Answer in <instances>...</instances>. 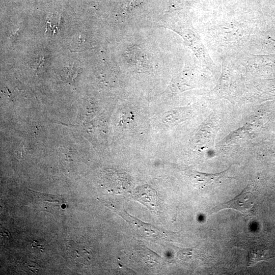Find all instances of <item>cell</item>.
Returning a JSON list of instances; mask_svg holds the SVG:
<instances>
[{"instance_id":"cell-1","label":"cell","mask_w":275,"mask_h":275,"mask_svg":"<svg viewBox=\"0 0 275 275\" xmlns=\"http://www.w3.org/2000/svg\"><path fill=\"white\" fill-rule=\"evenodd\" d=\"M256 200V196L247 187L241 193L232 200L218 204L211 211L212 213L222 209H233L241 212L245 217H249L253 215V208Z\"/></svg>"},{"instance_id":"cell-2","label":"cell","mask_w":275,"mask_h":275,"mask_svg":"<svg viewBox=\"0 0 275 275\" xmlns=\"http://www.w3.org/2000/svg\"><path fill=\"white\" fill-rule=\"evenodd\" d=\"M88 247L80 242H70L67 250L69 256L76 263L87 265L92 259L91 252L88 250Z\"/></svg>"},{"instance_id":"cell-3","label":"cell","mask_w":275,"mask_h":275,"mask_svg":"<svg viewBox=\"0 0 275 275\" xmlns=\"http://www.w3.org/2000/svg\"><path fill=\"white\" fill-rule=\"evenodd\" d=\"M31 194L35 203L48 212L53 209L54 207H60L64 204L63 199L59 196L45 195L32 191Z\"/></svg>"},{"instance_id":"cell-4","label":"cell","mask_w":275,"mask_h":275,"mask_svg":"<svg viewBox=\"0 0 275 275\" xmlns=\"http://www.w3.org/2000/svg\"><path fill=\"white\" fill-rule=\"evenodd\" d=\"M248 252V266H252L258 262L269 259L271 256L269 250L263 245L252 244L245 249Z\"/></svg>"},{"instance_id":"cell-5","label":"cell","mask_w":275,"mask_h":275,"mask_svg":"<svg viewBox=\"0 0 275 275\" xmlns=\"http://www.w3.org/2000/svg\"><path fill=\"white\" fill-rule=\"evenodd\" d=\"M133 195L136 199L141 200L149 207L156 208L158 197L155 191L150 187L146 186L139 187L135 190Z\"/></svg>"},{"instance_id":"cell-6","label":"cell","mask_w":275,"mask_h":275,"mask_svg":"<svg viewBox=\"0 0 275 275\" xmlns=\"http://www.w3.org/2000/svg\"><path fill=\"white\" fill-rule=\"evenodd\" d=\"M125 218L126 219H128L130 223H132L134 226H136L138 230H140L141 233L142 235L153 237L160 236L162 234H164V232H161L150 225H147L142 222L135 221L136 219L134 217H131L129 215L128 217L125 216Z\"/></svg>"},{"instance_id":"cell-7","label":"cell","mask_w":275,"mask_h":275,"mask_svg":"<svg viewBox=\"0 0 275 275\" xmlns=\"http://www.w3.org/2000/svg\"><path fill=\"white\" fill-rule=\"evenodd\" d=\"M191 176L195 182L201 187L208 185L212 182L216 177H219V174L208 175L196 172H194Z\"/></svg>"},{"instance_id":"cell-8","label":"cell","mask_w":275,"mask_h":275,"mask_svg":"<svg viewBox=\"0 0 275 275\" xmlns=\"http://www.w3.org/2000/svg\"><path fill=\"white\" fill-rule=\"evenodd\" d=\"M24 267L25 269H26V271L28 270L31 272H38L39 266L38 264L32 262H25L23 264Z\"/></svg>"}]
</instances>
